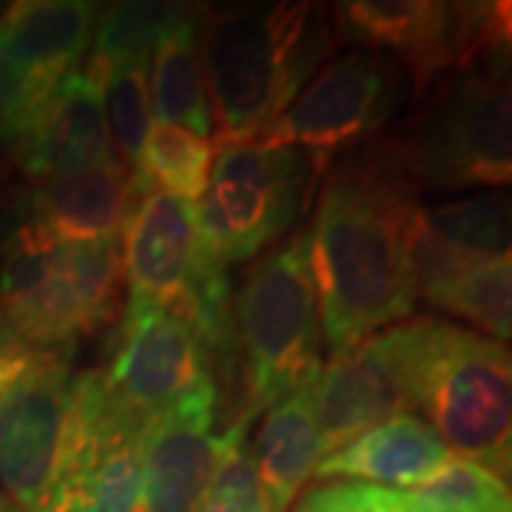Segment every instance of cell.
<instances>
[{
    "mask_svg": "<svg viewBox=\"0 0 512 512\" xmlns=\"http://www.w3.org/2000/svg\"><path fill=\"white\" fill-rule=\"evenodd\" d=\"M419 202L379 140L325 171L305 248L330 356L410 319L407 228Z\"/></svg>",
    "mask_w": 512,
    "mask_h": 512,
    "instance_id": "1",
    "label": "cell"
},
{
    "mask_svg": "<svg viewBox=\"0 0 512 512\" xmlns=\"http://www.w3.org/2000/svg\"><path fill=\"white\" fill-rule=\"evenodd\" d=\"M214 148L256 140L339 46L313 3H234L197 18Z\"/></svg>",
    "mask_w": 512,
    "mask_h": 512,
    "instance_id": "2",
    "label": "cell"
},
{
    "mask_svg": "<svg viewBox=\"0 0 512 512\" xmlns=\"http://www.w3.org/2000/svg\"><path fill=\"white\" fill-rule=\"evenodd\" d=\"M123 285L120 237L57 242L12 202L0 234V322L26 345L72 356L114 325Z\"/></svg>",
    "mask_w": 512,
    "mask_h": 512,
    "instance_id": "3",
    "label": "cell"
},
{
    "mask_svg": "<svg viewBox=\"0 0 512 512\" xmlns=\"http://www.w3.org/2000/svg\"><path fill=\"white\" fill-rule=\"evenodd\" d=\"M111 436L100 370L74 373L52 353L0 396V487L20 512L40 510Z\"/></svg>",
    "mask_w": 512,
    "mask_h": 512,
    "instance_id": "4",
    "label": "cell"
},
{
    "mask_svg": "<svg viewBox=\"0 0 512 512\" xmlns=\"http://www.w3.org/2000/svg\"><path fill=\"white\" fill-rule=\"evenodd\" d=\"M510 60L439 80L399 134L379 140L410 191H501L512 180Z\"/></svg>",
    "mask_w": 512,
    "mask_h": 512,
    "instance_id": "5",
    "label": "cell"
},
{
    "mask_svg": "<svg viewBox=\"0 0 512 512\" xmlns=\"http://www.w3.org/2000/svg\"><path fill=\"white\" fill-rule=\"evenodd\" d=\"M237 365L245 396L239 416L254 421L282 396L322 373V325L305 231L254 262L234 305Z\"/></svg>",
    "mask_w": 512,
    "mask_h": 512,
    "instance_id": "6",
    "label": "cell"
},
{
    "mask_svg": "<svg viewBox=\"0 0 512 512\" xmlns=\"http://www.w3.org/2000/svg\"><path fill=\"white\" fill-rule=\"evenodd\" d=\"M330 20L339 40L402 66L413 100L444 77L510 60V3L353 0L336 3Z\"/></svg>",
    "mask_w": 512,
    "mask_h": 512,
    "instance_id": "7",
    "label": "cell"
},
{
    "mask_svg": "<svg viewBox=\"0 0 512 512\" xmlns=\"http://www.w3.org/2000/svg\"><path fill=\"white\" fill-rule=\"evenodd\" d=\"M416 410L447 450L510 476L512 359L504 342L436 319L419 370Z\"/></svg>",
    "mask_w": 512,
    "mask_h": 512,
    "instance_id": "8",
    "label": "cell"
},
{
    "mask_svg": "<svg viewBox=\"0 0 512 512\" xmlns=\"http://www.w3.org/2000/svg\"><path fill=\"white\" fill-rule=\"evenodd\" d=\"M413 100V86L390 57L350 49L325 63L256 143L296 148L311 165L313 185L342 151L370 143Z\"/></svg>",
    "mask_w": 512,
    "mask_h": 512,
    "instance_id": "9",
    "label": "cell"
},
{
    "mask_svg": "<svg viewBox=\"0 0 512 512\" xmlns=\"http://www.w3.org/2000/svg\"><path fill=\"white\" fill-rule=\"evenodd\" d=\"M313 188L311 165L296 148L222 146L197 205L208 256L228 268L262 254L296 222Z\"/></svg>",
    "mask_w": 512,
    "mask_h": 512,
    "instance_id": "10",
    "label": "cell"
},
{
    "mask_svg": "<svg viewBox=\"0 0 512 512\" xmlns=\"http://www.w3.org/2000/svg\"><path fill=\"white\" fill-rule=\"evenodd\" d=\"M436 316H413L333 356L313 382L325 456L373 424L416 413V384Z\"/></svg>",
    "mask_w": 512,
    "mask_h": 512,
    "instance_id": "11",
    "label": "cell"
},
{
    "mask_svg": "<svg viewBox=\"0 0 512 512\" xmlns=\"http://www.w3.org/2000/svg\"><path fill=\"white\" fill-rule=\"evenodd\" d=\"M100 382L114 419L131 430L217 387L197 330L174 311L126 313Z\"/></svg>",
    "mask_w": 512,
    "mask_h": 512,
    "instance_id": "12",
    "label": "cell"
},
{
    "mask_svg": "<svg viewBox=\"0 0 512 512\" xmlns=\"http://www.w3.org/2000/svg\"><path fill=\"white\" fill-rule=\"evenodd\" d=\"M126 313L174 311L183 316L194 291L217 265L200 234L197 205L165 194H140L120 239Z\"/></svg>",
    "mask_w": 512,
    "mask_h": 512,
    "instance_id": "13",
    "label": "cell"
},
{
    "mask_svg": "<svg viewBox=\"0 0 512 512\" xmlns=\"http://www.w3.org/2000/svg\"><path fill=\"white\" fill-rule=\"evenodd\" d=\"M3 151L32 185L114 163L100 83L86 69L63 77Z\"/></svg>",
    "mask_w": 512,
    "mask_h": 512,
    "instance_id": "14",
    "label": "cell"
},
{
    "mask_svg": "<svg viewBox=\"0 0 512 512\" xmlns=\"http://www.w3.org/2000/svg\"><path fill=\"white\" fill-rule=\"evenodd\" d=\"M220 390L205 387L143 430V512H194L208 490Z\"/></svg>",
    "mask_w": 512,
    "mask_h": 512,
    "instance_id": "15",
    "label": "cell"
},
{
    "mask_svg": "<svg viewBox=\"0 0 512 512\" xmlns=\"http://www.w3.org/2000/svg\"><path fill=\"white\" fill-rule=\"evenodd\" d=\"M100 3L20 0L0 12V63L26 86L52 94L89 52Z\"/></svg>",
    "mask_w": 512,
    "mask_h": 512,
    "instance_id": "16",
    "label": "cell"
},
{
    "mask_svg": "<svg viewBox=\"0 0 512 512\" xmlns=\"http://www.w3.org/2000/svg\"><path fill=\"white\" fill-rule=\"evenodd\" d=\"M140 194L137 174L120 160L63 180L37 183L15 197L26 217L57 242H97L123 234Z\"/></svg>",
    "mask_w": 512,
    "mask_h": 512,
    "instance_id": "17",
    "label": "cell"
},
{
    "mask_svg": "<svg viewBox=\"0 0 512 512\" xmlns=\"http://www.w3.org/2000/svg\"><path fill=\"white\" fill-rule=\"evenodd\" d=\"M453 456L439 433L419 413H399L373 424L319 461V481H365L376 487L410 490Z\"/></svg>",
    "mask_w": 512,
    "mask_h": 512,
    "instance_id": "18",
    "label": "cell"
},
{
    "mask_svg": "<svg viewBox=\"0 0 512 512\" xmlns=\"http://www.w3.org/2000/svg\"><path fill=\"white\" fill-rule=\"evenodd\" d=\"M251 456L268 512H291L325 458L313 413V384L293 390L265 410Z\"/></svg>",
    "mask_w": 512,
    "mask_h": 512,
    "instance_id": "19",
    "label": "cell"
},
{
    "mask_svg": "<svg viewBox=\"0 0 512 512\" xmlns=\"http://www.w3.org/2000/svg\"><path fill=\"white\" fill-rule=\"evenodd\" d=\"M200 6L177 29H171L151 55L148 97L151 114L163 126H177L208 137L214 131L205 72H202L200 32H197Z\"/></svg>",
    "mask_w": 512,
    "mask_h": 512,
    "instance_id": "20",
    "label": "cell"
},
{
    "mask_svg": "<svg viewBox=\"0 0 512 512\" xmlns=\"http://www.w3.org/2000/svg\"><path fill=\"white\" fill-rule=\"evenodd\" d=\"M512 262L510 254L478 256L450 274L421 302L436 311L453 313L473 328L490 333L495 342H507L512 333Z\"/></svg>",
    "mask_w": 512,
    "mask_h": 512,
    "instance_id": "21",
    "label": "cell"
},
{
    "mask_svg": "<svg viewBox=\"0 0 512 512\" xmlns=\"http://www.w3.org/2000/svg\"><path fill=\"white\" fill-rule=\"evenodd\" d=\"M197 12L191 3H157V0H126L111 3L97 18L92 57L100 63H151L154 49L171 29Z\"/></svg>",
    "mask_w": 512,
    "mask_h": 512,
    "instance_id": "22",
    "label": "cell"
},
{
    "mask_svg": "<svg viewBox=\"0 0 512 512\" xmlns=\"http://www.w3.org/2000/svg\"><path fill=\"white\" fill-rule=\"evenodd\" d=\"M217 148L208 137L177 126H157L148 134L146 148L134 165V174L143 191H165L174 197L200 200Z\"/></svg>",
    "mask_w": 512,
    "mask_h": 512,
    "instance_id": "23",
    "label": "cell"
},
{
    "mask_svg": "<svg viewBox=\"0 0 512 512\" xmlns=\"http://www.w3.org/2000/svg\"><path fill=\"white\" fill-rule=\"evenodd\" d=\"M86 72L100 83L103 111L109 123L111 148H117L120 163L134 171L154 128L151 97H148V66L143 63H100L89 57Z\"/></svg>",
    "mask_w": 512,
    "mask_h": 512,
    "instance_id": "24",
    "label": "cell"
},
{
    "mask_svg": "<svg viewBox=\"0 0 512 512\" xmlns=\"http://www.w3.org/2000/svg\"><path fill=\"white\" fill-rule=\"evenodd\" d=\"M421 217L430 231L456 245L467 254L501 256L510 254L512 208L510 194L501 191H481L470 197L424 205Z\"/></svg>",
    "mask_w": 512,
    "mask_h": 512,
    "instance_id": "25",
    "label": "cell"
},
{
    "mask_svg": "<svg viewBox=\"0 0 512 512\" xmlns=\"http://www.w3.org/2000/svg\"><path fill=\"white\" fill-rule=\"evenodd\" d=\"M404 493L421 512H512L507 478L461 456H450L433 476Z\"/></svg>",
    "mask_w": 512,
    "mask_h": 512,
    "instance_id": "26",
    "label": "cell"
},
{
    "mask_svg": "<svg viewBox=\"0 0 512 512\" xmlns=\"http://www.w3.org/2000/svg\"><path fill=\"white\" fill-rule=\"evenodd\" d=\"M83 512H143V433L120 430L80 476Z\"/></svg>",
    "mask_w": 512,
    "mask_h": 512,
    "instance_id": "27",
    "label": "cell"
},
{
    "mask_svg": "<svg viewBox=\"0 0 512 512\" xmlns=\"http://www.w3.org/2000/svg\"><path fill=\"white\" fill-rule=\"evenodd\" d=\"M293 512H413V504L404 490L365 481H330L313 484L299 495Z\"/></svg>",
    "mask_w": 512,
    "mask_h": 512,
    "instance_id": "28",
    "label": "cell"
},
{
    "mask_svg": "<svg viewBox=\"0 0 512 512\" xmlns=\"http://www.w3.org/2000/svg\"><path fill=\"white\" fill-rule=\"evenodd\" d=\"M49 94L35 92L26 86L18 74H12L0 63V146H6L18 128L26 123V117L46 100Z\"/></svg>",
    "mask_w": 512,
    "mask_h": 512,
    "instance_id": "29",
    "label": "cell"
},
{
    "mask_svg": "<svg viewBox=\"0 0 512 512\" xmlns=\"http://www.w3.org/2000/svg\"><path fill=\"white\" fill-rule=\"evenodd\" d=\"M46 356H52V353L26 345L15 330H9L0 322V396L12 384H18L32 367L40 365Z\"/></svg>",
    "mask_w": 512,
    "mask_h": 512,
    "instance_id": "30",
    "label": "cell"
},
{
    "mask_svg": "<svg viewBox=\"0 0 512 512\" xmlns=\"http://www.w3.org/2000/svg\"><path fill=\"white\" fill-rule=\"evenodd\" d=\"M35 512H83V493H80V478L66 481L40 510Z\"/></svg>",
    "mask_w": 512,
    "mask_h": 512,
    "instance_id": "31",
    "label": "cell"
},
{
    "mask_svg": "<svg viewBox=\"0 0 512 512\" xmlns=\"http://www.w3.org/2000/svg\"><path fill=\"white\" fill-rule=\"evenodd\" d=\"M194 512H245L234 507V504H228V501H220V498H211V495H202L200 507Z\"/></svg>",
    "mask_w": 512,
    "mask_h": 512,
    "instance_id": "32",
    "label": "cell"
},
{
    "mask_svg": "<svg viewBox=\"0 0 512 512\" xmlns=\"http://www.w3.org/2000/svg\"><path fill=\"white\" fill-rule=\"evenodd\" d=\"M0 512H20L18 510V504L9 498V495L3 493V487H0Z\"/></svg>",
    "mask_w": 512,
    "mask_h": 512,
    "instance_id": "33",
    "label": "cell"
},
{
    "mask_svg": "<svg viewBox=\"0 0 512 512\" xmlns=\"http://www.w3.org/2000/svg\"><path fill=\"white\" fill-rule=\"evenodd\" d=\"M407 498H410V495H407ZM410 504H413V501H410ZM413 512H421L419 507H416V504H413Z\"/></svg>",
    "mask_w": 512,
    "mask_h": 512,
    "instance_id": "34",
    "label": "cell"
},
{
    "mask_svg": "<svg viewBox=\"0 0 512 512\" xmlns=\"http://www.w3.org/2000/svg\"><path fill=\"white\" fill-rule=\"evenodd\" d=\"M0 174H3V165H0Z\"/></svg>",
    "mask_w": 512,
    "mask_h": 512,
    "instance_id": "35",
    "label": "cell"
}]
</instances>
